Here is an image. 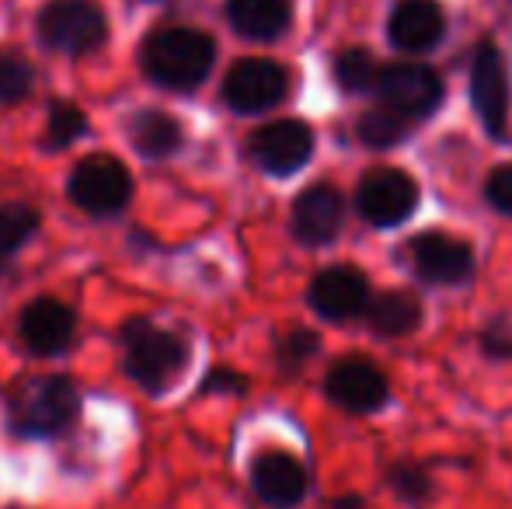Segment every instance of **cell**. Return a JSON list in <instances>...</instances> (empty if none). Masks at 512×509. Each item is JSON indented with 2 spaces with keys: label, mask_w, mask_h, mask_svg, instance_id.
<instances>
[{
  "label": "cell",
  "mask_w": 512,
  "mask_h": 509,
  "mask_svg": "<svg viewBox=\"0 0 512 509\" xmlns=\"http://www.w3.org/2000/svg\"><path fill=\"white\" fill-rule=\"evenodd\" d=\"M81 415V391L67 374L21 377L7 391V429L21 440L63 436Z\"/></svg>",
  "instance_id": "6da1fadb"
},
{
  "label": "cell",
  "mask_w": 512,
  "mask_h": 509,
  "mask_svg": "<svg viewBox=\"0 0 512 509\" xmlns=\"http://www.w3.org/2000/svg\"><path fill=\"white\" fill-rule=\"evenodd\" d=\"M122 346V370L140 391L150 398L171 391V384L189 367V342L171 328L154 325L150 318L136 314L119 328Z\"/></svg>",
  "instance_id": "7a4b0ae2"
},
{
  "label": "cell",
  "mask_w": 512,
  "mask_h": 509,
  "mask_svg": "<svg viewBox=\"0 0 512 509\" xmlns=\"http://www.w3.org/2000/svg\"><path fill=\"white\" fill-rule=\"evenodd\" d=\"M216 60V42L189 25H168L147 35L140 49V67L157 88L196 91Z\"/></svg>",
  "instance_id": "3957f363"
},
{
  "label": "cell",
  "mask_w": 512,
  "mask_h": 509,
  "mask_svg": "<svg viewBox=\"0 0 512 509\" xmlns=\"http://www.w3.org/2000/svg\"><path fill=\"white\" fill-rule=\"evenodd\" d=\"M67 196L88 217H119L133 199V175L115 154H88L70 171Z\"/></svg>",
  "instance_id": "277c9868"
},
{
  "label": "cell",
  "mask_w": 512,
  "mask_h": 509,
  "mask_svg": "<svg viewBox=\"0 0 512 509\" xmlns=\"http://www.w3.org/2000/svg\"><path fill=\"white\" fill-rule=\"evenodd\" d=\"M39 39L63 56H88L108 39L105 11L95 0H53L39 14Z\"/></svg>",
  "instance_id": "5b68a950"
},
{
  "label": "cell",
  "mask_w": 512,
  "mask_h": 509,
  "mask_svg": "<svg viewBox=\"0 0 512 509\" xmlns=\"http://www.w3.org/2000/svg\"><path fill=\"white\" fill-rule=\"evenodd\" d=\"M290 91V74L279 67L276 60H237L230 67L227 81H223V102L237 112V116H258V112L276 109Z\"/></svg>",
  "instance_id": "8992f818"
},
{
  "label": "cell",
  "mask_w": 512,
  "mask_h": 509,
  "mask_svg": "<svg viewBox=\"0 0 512 509\" xmlns=\"http://www.w3.org/2000/svg\"><path fill=\"white\" fill-rule=\"evenodd\" d=\"M373 88L384 98L387 109L405 119L429 116L443 102V81H439L436 70L422 67V63H391L377 74Z\"/></svg>",
  "instance_id": "52a82bcc"
},
{
  "label": "cell",
  "mask_w": 512,
  "mask_h": 509,
  "mask_svg": "<svg viewBox=\"0 0 512 509\" xmlns=\"http://www.w3.org/2000/svg\"><path fill=\"white\" fill-rule=\"evenodd\" d=\"M18 339L39 360L63 356L77 339V318L63 300L56 297H35L32 304L21 307L18 318Z\"/></svg>",
  "instance_id": "ba28073f"
},
{
  "label": "cell",
  "mask_w": 512,
  "mask_h": 509,
  "mask_svg": "<svg viewBox=\"0 0 512 509\" xmlns=\"http://www.w3.org/2000/svg\"><path fill=\"white\" fill-rule=\"evenodd\" d=\"M314 154V133L300 119H279L255 129L248 140V157L269 175H293Z\"/></svg>",
  "instance_id": "9c48e42d"
},
{
  "label": "cell",
  "mask_w": 512,
  "mask_h": 509,
  "mask_svg": "<svg viewBox=\"0 0 512 509\" xmlns=\"http://www.w3.org/2000/svg\"><path fill=\"white\" fill-rule=\"evenodd\" d=\"M356 206L373 227H398L415 213L418 185L398 168H377L359 182Z\"/></svg>",
  "instance_id": "30bf717a"
},
{
  "label": "cell",
  "mask_w": 512,
  "mask_h": 509,
  "mask_svg": "<svg viewBox=\"0 0 512 509\" xmlns=\"http://www.w3.org/2000/svg\"><path fill=\"white\" fill-rule=\"evenodd\" d=\"M471 98L481 123L492 136H506L509 123V74L506 60L492 42H481L471 67Z\"/></svg>",
  "instance_id": "8fae6325"
},
{
  "label": "cell",
  "mask_w": 512,
  "mask_h": 509,
  "mask_svg": "<svg viewBox=\"0 0 512 509\" xmlns=\"http://www.w3.org/2000/svg\"><path fill=\"white\" fill-rule=\"evenodd\" d=\"M324 394L345 412H373L387 401V377L363 356H345L324 377Z\"/></svg>",
  "instance_id": "7c38bea8"
},
{
  "label": "cell",
  "mask_w": 512,
  "mask_h": 509,
  "mask_svg": "<svg viewBox=\"0 0 512 509\" xmlns=\"http://www.w3.org/2000/svg\"><path fill=\"white\" fill-rule=\"evenodd\" d=\"M411 265L425 283L436 286H457L464 279H471L474 269V252L467 241L450 238L446 231H425L411 241Z\"/></svg>",
  "instance_id": "4fadbf2b"
},
{
  "label": "cell",
  "mask_w": 512,
  "mask_h": 509,
  "mask_svg": "<svg viewBox=\"0 0 512 509\" xmlns=\"http://www.w3.org/2000/svg\"><path fill=\"white\" fill-rule=\"evenodd\" d=\"M251 489L272 509H293L307 496V471L286 450H265L251 464Z\"/></svg>",
  "instance_id": "5bb4252c"
},
{
  "label": "cell",
  "mask_w": 512,
  "mask_h": 509,
  "mask_svg": "<svg viewBox=\"0 0 512 509\" xmlns=\"http://www.w3.org/2000/svg\"><path fill=\"white\" fill-rule=\"evenodd\" d=\"M307 300L321 318L328 321H349L356 314L366 311V300H370V286L366 276L349 265H335V269H324L310 279Z\"/></svg>",
  "instance_id": "9a60e30c"
},
{
  "label": "cell",
  "mask_w": 512,
  "mask_h": 509,
  "mask_svg": "<svg viewBox=\"0 0 512 509\" xmlns=\"http://www.w3.org/2000/svg\"><path fill=\"white\" fill-rule=\"evenodd\" d=\"M345 203L335 185H310L293 203V238L300 245H328L342 231Z\"/></svg>",
  "instance_id": "2e32d148"
},
{
  "label": "cell",
  "mask_w": 512,
  "mask_h": 509,
  "mask_svg": "<svg viewBox=\"0 0 512 509\" xmlns=\"http://www.w3.org/2000/svg\"><path fill=\"white\" fill-rule=\"evenodd\" d=\"M446 32L443 7L436 0H405V4L394 7L387 35L401 53H425L432 49Z\"/></svg>",
  "instance_id": "e0dca14e"
},
{
  "label": "cell",
  "mask_w": 512,
  "mask_h": 509,
  "mask_svg": "<svg viewBox=\"0 0 512 509\" xmlns=\"http://www.w3.org/2000/svg\"><path fill=\"white\" fill-rule=\"evenodd\" d=\"M129 143L140 157L147 161H164V157H175L185 143V129L175 116L161 109H143L129 119Z\"/></svg>",
  "instance_id": "ac0fdd59"
},
{
  "label": "cell",
  "mask_w": 512,
  "mask_h": 509,
  "mask_svg": "<svg viewBox=\"0 0 512 509\" xmlns=\"http://www.w3.org/2000/svg\"><path fill=\"white\" fill-rule=\"evenodd\" d=\"M227 18L244 39L272 42L290 28V0H230Z\"/></svg>",
  "instance_id": "d6986e66"
},
{
  "label": "cell",
  "mask_w": 512,
  "mask_h": 509,
  "mask_svg": "<svg viewBox=\"0 0 512 509\" xmlns=\"http://www.w3.org/2000/svg\"><path fill=\"white\" fill-rule=\"evenodd\" d=\"M422 321V304L408 290H387L370 304V328L384 339H401Z\"/></svg>",
  "instance_id": "ffe728a7"
},
{
  "label": "cell",
  "mask_w": 512,
  "mask_h": 509,
  "mask_svg": "<svg viewBox=\"0 0 512 509\" xmlns=\"http://www.w3.org/2000/svg\"><path fill=\"white\" fill-rule=\"evenodd\" d=\"M42 217L28 203H7L0 206V258H11L18 248H25L35 238Z\"/></svg>",
  "instance_id": "44dd1931"
},
{
  "label": "cell",
  "mask_w": 512,
  "mask_h": 509,
  "mask_svg": "<svg viewBox=\"0 0 512 509\" xmlns=\"http://www.w3.org/2000/svg\"><path fill=\"white\" fill-rule=\"evenodd\" d=\"M35 67L18 49H0V105H18L32 95Z\"/></svg>",
  "instance_id": "7402d4cb"
},
{
  "label": "cell",
  "mask_w": 512,
  "mask_h": 509,
  "mask_svg": "<svg viewBox=\"0 0 512 509\" xmlns=\"http://www.w3.org/2000/svg\"><path fill=\"white\" fill-rule=\"evenodd\" d=\"M84 133H88V116H84L74 102H53V105H49L46 140H42L49 150L70 147V143H77Z\"/></svg>",
  "instance_id": "603a6c76"
},
{
  "label": "cell",
  "mask_w": 512,
  "mask_h": 509,
  "mask_svg": "<svg viewBox=\"0 0 512 509\" xmlns=\"http://www.w3.org/2000/svg\"><path fill=\"white\" fill-rule=\"evenodd\" d=\"M408 133V119L398 116V112H391L384 105V109H373L366 112L363 119H359V140L366 143V147L373 150H387L394 147V143H401Z\"/></svg>",
  "instance_id": "cb8c5ba5"
},
{
  "label": "cell",
  "mask_w": 512,
  "mask_h": 509,
  "mask_svg": "<svg viewBox=\"0 0 512 509\" xmlns=\"http://www.w3.org/2000/svg\"><path fill=\"white\" fill-rule=\"evenodd\" d=\"M377 63L366 49H345L335 60V81L342 84V91L359 95V91H370L377 84Z\"/></svg>",
  "instance_id": "d4e9b609"
},
{
  "label": "cell",
  "mask_w": 512,
  "mask_h": 509,
  "mask_svg": "<svg viewBox=\"0 0 512 509\" xmlns=\"http://www.w3.org/2000/svg\"><path fill=\"white\" fill-rule=\"evenodd\" d=\"M317 353V335L307 332V328H293L290 335L279 339V370L283 374H297L300 367Z\"/></svg>",
  "instance_id": "484cf974"
},
{
  "label": "cell",
  "mask_w": 512,
  "mask_h": 509,
  "mask_svg": "<svg viewBox=\"0 0 512 509\" xmlns=\"http://www.w3.org/2000/svg\"><path fill=\"white\" fill-rule=\"evenodd\" d=\"M391 489L398 492L401 499H408V503H418V499L429 496V475H425L418 464H398V468L391 471Z\"/></svg>",
  "instance_id": "4316f807"
},
{
  "label": "cell",
  "mask_w": 512,
  "mask_h": 509,
  "mask_svg": "<svg viewBox=\"0 0 512 509\" xmlns=\"http://www.w3.org/2000/svg\"><path fill=\"white\" fill-rule=\"evenodd\" d=\"M488 203L512 217V164H502L488 175Z\"/></svg>",
  "instance_id": "83f0119b"
},
{
  "label": "cell",
  "mask_w": 512,
  "mask_h": 509,
  "mask_svg": "<svg viewBox=\"0 0 512 509\" xmlns=\"http://www.w3.org/2000/svg\"><path fill=\"white\" fill-rule=\"evenodd\" d=\"M213 391H234V394H241L244 391V381L234 374V370H213V374L206 377V384L199 387V394H213Z\"/></svg>",
  "instance_id": "f1b7e54d"
},
{
  "label": "cell",
  "mask_w": 512,
  "mask_h": 509,
  "mask_svg": "<svg viewBox=\"0 0 512 509\" xmlns=\"http://www.w3.org/2000/svg\"><path fill=\"white\" fill-rule=\"evenodd\" d=\"M485 353L488 356H499V360H506L512 356V332L506 325H495L485 332Z\"/></svg>",
  "instance_id": "f546056e"
},
{
  "label": "cell",
  "mask_w": 512,
  "mask_h": 509,
  "mask_svg": "<svg viewBox=\"0 0 512 509\" xmlns=\"http://www.w3.org/2000/svg\"><path fill=\"white\" fill-rule=\"evenodd\" d=\"M331 509H363V499H356V496H345V499H338Z\"/></svg>",
  "instance_id": "4dcf8cb0"
}]
</instances>
